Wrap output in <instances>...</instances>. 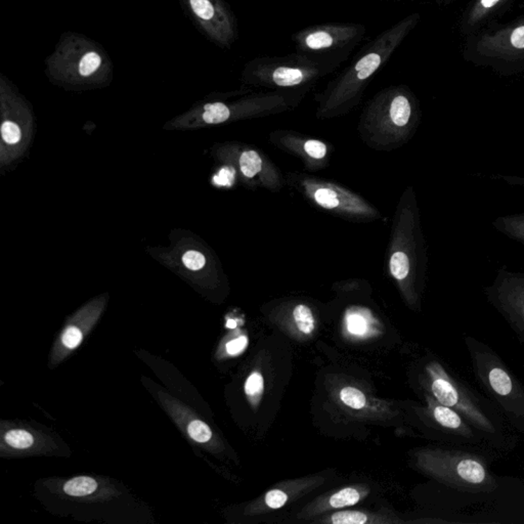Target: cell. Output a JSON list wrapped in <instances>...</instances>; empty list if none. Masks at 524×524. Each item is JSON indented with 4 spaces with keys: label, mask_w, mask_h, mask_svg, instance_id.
<instances>
[{
    "label": "cell",
    "mask_w": 524,
    "mask_h": 524,
    "mask_svg": "<svg viewBox=\"0 0 524 524\" xmlns=\"http://www.w3.org/2000/svg\"><path fill=\"white\" fill-rule=\"evenodd\" d=\"M227 328H229V329L236 328V323L235 322V320H227Z\"/></svg>",
    "instance_id": "1f68e13d"
},
{
    "label": "cell",
    "mask_w": 524,
    "mask_h": 524,
    "mask_svg": "<svg viewBox=\"0 0 524 524\" xmlns=\"http://www.w3.org/2000/svg\"><path fill=\"white\" fill-rule=\"evenodd\" d=\"M472 372L510 428L524 434V385L494 348L464 336Z\"/></svg>",
    "instance_id": "277c9868"
},
{
    "label": "cell",
    "mask_w": 524,
    "mask_h": 524,
    "mask_svg": "<svg viewBox=\"0 0 524 524\" xmlns=\"http://www.w3.org/2000/svg\"><path fill=\"white\" fill-rule=\"evenodd\" d=\"M494 302L524 345V289L497 291Z\"/></svg>",
    "instance_id": "e0dca14e"
},
{
    "label": "cell",
    "mask_w": 524,
    "mask_h": 524,
    "mask_svg": "<svg viewBox=\"0 0 524 524\" xmlns=\"http://www.w3.org/2000/svg\"><path fill=\"white\" fill-rule=\"evenodd\" d=\"M158 397L168 415L192 441L200 444L210 452L218 453L225 450L222 442L216 437L213 430L200 418L197 417L191 409L165 391H159Z\"/></svg>",
    "instance_id": "5bb4252c"
},
{
    "label": "cell",
    "mask_w": 524,
    "mask_h": 524,
    "mask_svg": "<svg viewBox=\"0 0 524 524\" xmlns=\"http://www.w3.org/2000/svg\"><path fill=\"white\" fill-rule=\"evenodd\" d=\"M286 326L293 335L307 338L316 330V318L309 305H294L287 317Z\"/></svg>",
    "instance_id": "ffe728a7"
},
{
    "label": "cell",
    "mask_w": 524,
    "mask_h": 524,
    "mask_svg": "<svg viewBox=\"0 0 524 524\" xmlns=\"http://www.w3.org/2000/svg\"><path fill=\"white\" fill-rule=\"evenodd\" d=\"M423 397L425 406L417 410L418 417L439 439L455 446L493 450L483 433L471 425L459 413L439 404L429 395H423Z\"/></svg>",
    "instance_id": "30bf717a"
},
{
    "label": "cell",
    "mask_w": 524,
    "mask_h": 524,
    "mask_svg": "<svg viewBox=\"0 0 524 524\" xmlns=\"http://www.w3.org/2000/svg\"><path fill=\"white\" fill-rule=\"evenodd\" d=\"M302 185L304 193L316 204L329 211L360 220H374L379 216L377 210L360 198L359 194H353L335 183L313 178H302Z\"/></svg>",
    "instance_id": "8fae6325"
},
{
    "label": "cell",
    "mask_w": 524,
    "mask_h": 524,
    "mask_svg": "<svg viewBox=\"0 0 524 524\" xmlns=\"http://www.w3.org/2000/svg\"><path fill=\"white\" fill-rule=\"evenodd\" d=\"M99 488L97 479L90 476H77L66 481L63 486L64 493L68 496L84 497L92 496Z\"/></svg>",
    "instance_id": "603a6c76"
},
{
    "label": "cell",
    "mask_w": 524,
    "mask_h": 524,
    "mask_svg": "<svg viewBox=\"0 0 524 524\" xmlns=\"http://www.w3.org/2000/svg\"><path fill=\"white\" fill-rule=\"evenodd\" d=\"M413 101L404 86L383 88L367 104L360 119V129L379 145L393 143L397 134L410 125Z\"/></svg>",
    "instance_id": "ba28073f"
},
{
    "label": "cell",
    "mask_w": 524,
    "mask_h": 524,
    "mask_svg": "<svg viewBox=\"0 0 524 524\" xmlns=\"http://www.w3.org/2000/svg\"><path fill=\"white\" fill-rule=\"evenodd\" d=\"M416 469L461 493L492 494L499 488L490 460L481 448L431 446L413 453Z\"/></svg>",
    "instance_id": "3957f363"
},
{
    "label": "cell",
    "mask_w": 524,
    "mask_h": 524,
    "mask_svg": "<svg viewBox=\"0 0 524 524\" xmlns=\"http://www.w3.org/2000/svg\"><path fill=\"white\" fill-rule=\"evenodd\" d=\"M112 59L99 42L77 32L63 33L45 59L48 78L72 86H99L113 77Z\"/></svg>",
    "instance_id": "5b68a950"
},
{
    "label": "cell",
    "mask_w": 524,
    "mask_h": 524,
    "mask_svg": "<svg viewBox=\"0 0 524 524\" xmlns=\"http://www.w3.org/2000/svg\"><path fill=\"white\" fill-rule=\"evenodd\" d=\"M249 344V338L246 335H240L233 338L225 344V353L229 357H238L242 355Z\"/></svg>",
    "instance_id": "484cf974"
},
{
    "label": "cell",
    "mask_w": 524,
    "mask_h": 524,
    "mask_svg": "<svg viewBox=\"0 0 524 524\" xmlns=\"http://www.w3.org/2000/svg\"><path fill=\"white\" fill-rule=\"evenodd\" d=\"M347 333L359 338L371 337L373 335L372 322L362 315H351L346 318Z\"/></svg>",
    "instance_id": "cb8c5ba5"
},
{
    "label": "cell",
    "mask_w": 524,
    "mask_h": 524,
    "mask_svg": "<svg viewBox=\"0 0 524 524\" xmlns=\"http://www.w3.org/2000/svg\"><path fill=\"white\" fill-rule=\"evenodd\" d=\"M2 139L8 143H17L21 139V130L13 121H4L1 126Z\"/></svg>",
    "instance_id": "83f0119b"
},
{
    "label": "cell",
    "mask_w": 524,
    "mask_h": 524,
    "mask_svg": "<svg viewBox=\"0 0 524 524\" xmlns=\"http://www.w3.org/2000/svg\"><path fill=\"white\" fill-rule=\"evenodd\" d=\"M2 444H6L10 450L27 451L34 448L36 439L33 433L25 429H8L2 435Z\"/></svg>",
    "instance_id": "7402d4cb"
},
{
    "label": "cell",
    "mask_w": 524,
    "mask_h": 524,
    "mask_svg": "<svg viewBox=\"0 0 524 524\" xmlns=\"http://www.w3.org/2000/svg\"><path fill=\"white\" fill-rule=\"evenodd\" d=\"M304 156L311 161H323L328 154V147L324 141L318 139H305L302 141Z\"/></svg>",
    "instance_id": "d4e9b609"
},
{
    "label": "cell",
    "mask_w": 524,
    "mask_h": 524,
    "mask_svg": "<svg viewBox=\"0 0 524 524\" xmlns=\"http://www.w3.org/2000/svg\"><path fill=\"white\" fill-rule=\"evenodd\" d=\"M239 166L243 176L249 180H255L258 176H262L265 185L274 189H276V185H280L273 166L256 150L249 149L242 152L239 158Z\"/></svg>",
    "instance_id": "d6986e66"
},
{
    "label": "cell",
    "mask_w": 524,
    "mask_h": 524,
    "mask_svg": "<svg viewBox=\"0 0 524 524\" xmlns=\"http://www.w3.org/2000/svg\"><path fill=\"white\" fill-rule=\"evenodd\" d=\"M183 264L191 271H199L204 267L205 263H206V258L200 252L192 250V251H187L183 254Z\"/></svg>",
    "instance_id": "4316f807"
},
{
    "label": "cell",
    "mask_w": 524,
    "mask_h": 524,
    "mask_svg": "<svg viewBox=\"0 0 524 524\" xmlns=\"http://www.w3.org/2000/svg\"><path fill=\"white\" fill-rule=\"evenodd\" d=\"M326 479L320 475L290 479L276 483L262 496L252 501L245 507L246 516H260L271 511L280 510L285 506L297 501L324 484Z\"/></svg>",
    "instance_id": "4fadbf2b"
},
{
    "label": "cell",
    "mask_w": 524,
    "mask_h": 524,
    "mask_svg": "<svg viewBox=\"0 0 524 524\" xmlns=\"http://www.w3.org/2000/svg\"><path fill=\"white\" fill-rule=\"evenodd\" d=\"M497 1L499 0H481V4H483L484 8H493Z\"/></svg>",
    "instance_id": "4dcf8cb0"
},
{
    "label": "cell",
    "mask_w": 524,
    "mask_h": 524,
    "mask_svg": "<svg viewBox=\"0 0 524 524\" xmlns=\"http://www.w3.org/2000/svg\"><path fill=\"white\" fill-rule=\"evenodd\" d=\"M194 27L212 43L231 50L239 39L238 19L225 0H180Z\"/></svg>",
    "instance_id": "9c48e42d"
},
{
    "label": "cell",
    "mask_w": 524,
    "mask_h": 524,
    "mask_svg": "<svg viewBox=\"0 0 524 524\" xmlns=\"http://www.w3.org/2000/svg\"><path fill=\"white\" fill-rule=\"evenodd\" d=\"M232 180H233V172L229 171V169H222L220 174L214 176V183L218 185H231Z\"/></svg>",
    "instance_id": "f1b7e54d"
},
{
    "label": "cell",
    "mask_w": 524,
    "mask_h": 524,
    "mask_svg": "<svg viewBox=\"0 0 524 524\" xmlns=\"http://www.w3.org/2000/svg\"><path fill=\"white\" fill-rule=\"evenodd\" d=\"M367 27L360 23L317 24L291 35L295 52L334 71L338 69L364 41Z\"/></svg>",
    "instance_id": "52a82bcc"
},
{
    "label": "cell",
    "mask_w": 524,
    "mask_h": 524,
    "mask_svg": "<svg viewBox=\"0 0 524 524\" xmlns=\"http://www.w3.org/2000/svg\"><path fill=\"white\" fill-rule=\"evenodd\" d=\"M418 385L423 395L453 409L483 433L493 450L507 453L516 446L517 437L490 399L439 357H430L423 362Z\"/></svg>",
    "instance_id": "6da1fadb"
},
{
    "label": "cell",
    "mask_w": 524,
    "mask_h": 524,
    "mask_svg": "<svg viewBox=\"0 0 524 524\" xmlns=\"http://www.w3.org/2000/svg\"><path fill=\"white\" fill-rule=\"evenodd\" d=\"M371 490L364 484H353L344 486L334 492L327 493L316 497L297 514L302 521H311L322 516L329 511H338L351 507L366 499Z\"/></svg>",
    "instance_id": "9a60e30c"
},
{
    "label": "cell",
    "mask_w": 524,
    "mask_h": 524,
    "mask_svg": "<svg viewBox=\"0 0 524 524\" xmlns=\"http://www.w3.org/2000/svg\"><path fill=\"white\" fill-rule=\"evenodd\" d=\"M313 523L325 524H397L404 523V521L392 513L370 512L360 510H338L332 514L320 517Z\"/></svg>",
    "instance_id": "ac0fdd59"
},
{
    "label": "cell",
    "mask_w": 524,
    "mask_h": 524,
    "mask_svg": "<svg viewBox=\"0 0 524 524\" xmlns=\"http://www.w3.org/2000/svg\"><path fill=\"white\" fill-rule=\"evenodd\" d=\"M333 72L331 68L294 52L255 57L245 64L241 79L252 87L288 94L300 101L320 78Z\"/></svg>",
    "instance_id": "8992f818"
},
{
    "label": "cell",
    "mask_w": 524,
    "mask_h": 524,
    "mask_svg": "<svg viewBox=\"0 0 524 524\" xmlns=\"http://www.w3.org/2000/svg\"><path fill=\"white\" fill-rule=\"evenodd\" d=\"M382 1H402V0H382Z\"/></svg>",
    "instance_id": "d6a6232c"
},
{
    "label": "cell",
    "mask_w": 524,
    "mask_h": 524,
    "mask_svg": "<svg viewBox=\"0 0 524 524\" xmlns=\"http://www.w3.org/2000/svg\"><path fill=\"white\" fill-rule=\"evenodd\" d=\"M511 43L516 48H524V26L514 30L511 35Z\"/></svg>",
    "instance_id": "f546056e"
},
{
    "label": "cell",
    "mask_w": 524,
    "mask_h": 524,
    "mask_svg": "<svg viewBox=\"0 0 524 524\" xmlns=\"http://www.w3.org/2000/svg\"><path fill=\"white\" fill-rule=\"evenodd\" d=\"M264 376L260 369H254L249 374L244 384L245 395L254 411L260 408L263 395H264Z\"/></svg>",
    "instance_id": "44dd1931"
},
{
    "label": "cell",
    "mask_w": 524,
    "mask_h": 524,
    "mask_svg": "<svg viewBox=\"0 0 524 524\" xmlns=\"http://www.w3.org/2000/svg\"><path fill=\"white\" fill-rule=\"evenodd\" d=\"M417 20V15H409L368 42L349 66L332 79L324 92L316 97L318 118L340 116L357 107L369 84L388 63L415 27Z\"/></svg>",
    "instance_id": "7a4b0ae2"
},
{
    "label": "cell",
    "mask_w": 524,
    "mask_h": 524,
    "mask_svg": "<svg viewBox=\"0 0 524 524\" xmlns=\"http://www.w3.org/2000/svg\"><path fill=\"white\" fill-rule=\"evenodd\" d=\"M329 386L332 399L351 417L385 421L399 415L391 402L377 399L357 384L338 381Z\"/></svg>",
    "instance_id": "7c38bea8"
},
{
    "label": "cell",
    "mask_w": 524,
    "mask_h": 524,
    "mask_svg": "<svg viewBox=\"0 0 524 524\" xmlns=\"http://www.w3.org/2000/svg\"><path fill=\"white\" fill-rule=\"evenodd\" d=\"M101 311H83L61 332L55 340L50 357V369H55L83 344L85 336L96 324Z\"/></svg>",
    "instance_id": "2e32d148"
}]
</instances>
